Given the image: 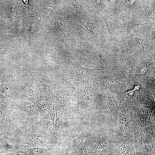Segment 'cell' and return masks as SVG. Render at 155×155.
<instances>
[{"label":"cell","instance_id":"6da1fadb","mask_svg":"<svg viewBox=\"0 0 155 155\" xmlns=\"http://www.w3.org/2000/svg\"><path fill=\"white\" fill-rule=\"evenodd\" d=\"M5 138L11 143L20 148L44 147L55 145L52 134L29 133L20 137L11 138L5 135Z\"/></svg>","mask_w":155,"mask_h":155},{"label":"cell","instance_id":"7a4b0ae2","mask_svg":"<svg viewBox=\"0 0 155 155\" xmlns=\"http://www.w3.org/2000/svg\"><path fill=\"white\" fill-rule=\"evenodd\" d=\"M40 84L29 77H18L12 84L15 99L32 100L39 91Z\"/></svg>","mask_w":155,"mask_h":155},{"label":"cell","instance_id":"3957f363","mask_svg":"<svg viewBox=\"0 0 155 155\" xmlns=\"http://www.w3.org/2000/svg\"><path fill=\"white\" fill-rule=\"evenodd\" d=\"M46 88L52 96L55 110L63 114L67 102L74 96L75 88L67 83L57 89Z\"/></svg>","mask_w":155,"mask_h":155},{"label":"cell","instance_id":"277c9868","mask_svg":"<svg viewBox=\"0 0 155 155\" xmlns=\"http://www.w3.org/2000/svg\"><path fill=\"white\" fill-rule=\"evenodd\" d=\"M133 132L119 138H115L108 148L113 155H136Z\"/></svg>","mask_w":155,"mask_h":155},{"label":"cell","instance_id":"5b68a950","mask_svg":"<svg viewBox=\"0 0 155 155\" xmlns=\"http://www.w3.org/2000/svg\"><path fill=\"white\" fill-rule=\"evenodd\" d=\"M12 110H18L25 113L31 120L32 125L41 119L40 111L31 100H15L10 105Z\"/></svg>","mask_w":155,"mask_h":155},{"label":"cell","instance_id":"8992f818","mask_svg":"<svg viewBox=\"0 0 155 155\" xmlns=\"http://www.w3.org/2000/svg\"><path fill=\"white\" fill-rule=\"evenodd\" d=\"M133 119L127 109L124 108L119 111L114 137L119 138L132 133L133 131Z\"/></svg>","mask_w":155,"mask_h":155},{"label":"cell","instance_id":"52a82bcc","mask_svg":"<svg viewBox=\"0 0 155 155\" xmlns=\"http://www.w3.org/2000/svg\"><path fill=\"white\" fill-rule=\"evenodd\" d=\"M38 108L42 118L53 107L52 96L46 87L40 84L39 91L32 100Z\"/></svg>","mask_w":155,"mask_h":155},{"label":"cell","instance_id":"ba28073f","mask_svg":"<svg viewBox=\"0 0 155 155\" xmlns=\"http://www.w3.org/2000/svg\"><path fill=\"white\" fill-rule=\"evenodd\" d=\"M55 114L54 107L35 124L32 125L31 133L52 134Z\"/></svg>","mask_w":155,"mask_h":155},{"label":"cell","instance_id":"9c48e42d","mask_svg":"<svg viewBox=\"0 0 155 155\" xmlns=\"http://www.w3.org/2000/svg\"><path fill=\"white\" fill-rule=\"evenodd\" d=\"M73 96L78 101L101 102V99L94 88L85 82L80 83L75 87Z\"/></svg>","mask_w":155,"mask_h":155},{"label":"cell","instance_id":"30bf717a","mask_svg":"<svg viewBox=\"0 0 155 155\" xmlns=\"http://www.w3.org/2000/svg\"><path fill=\"white\" fill-rule=\"evenodd\" d=\"M106 69H89L83 67L80 65L73 64L67 67L65 71L69 78L82 82H85L84 78L90 74Z\"/></svg>","mask_w":155,"mask_h":155},{"label":"cell","instance_id":"8fae6325","mask_svg":"<svg viewBox=\"0 0 155 155\" xmlns=\"http://www.w3.org/2000/svg\"><path fill=\"white\" fill-rule=\"evenodd\" d=\"M93 152L107 149L114 139V135L111 134H91Z\"/></svg>","mask_w":155,"mask_h":155},{"label":"cell","instance_id":"7c38bea8","mask_svg":"<svg viewBox=\"0 0 155 155\" xmlns=\"http://www.w3.org/2000/svg\"><path fill=\"white\" fill-rule=\"evenodd\" d=\"M63 115V114L55 110L54 123L52 132L55 145L58 144L61 137L65 132Z\"/></svg>","mask_w":155,"mask_h":155},{"label":"cell","instance_id":"4fadbf2b","mask_svg":"<svg viewBox=\"0 0 155 155\" xmlns=\"http://www.w3.org/2000/svg\"><path fill=\"white\" fill-rule=\"evenodd\" d=\"M93 152L91 135H86L75 149L74 155H90Z\"/></svg>","mask_w":155,"mask_h":155},{"label":"cell","instance_id":"5bb4252c","mask_svg":"<svg viewBox=\"0 0 155 155\" xmlns=\"http://www.w3.org/2000/svg\"><path fill=\"white\" fill-rule=\"evenodd\" d=\"M5 134L0 137V153L5 155H15L20 148L12 144L5 137Z\"/></svg>","mask_w":155,"mask_h":155},{"label":"cell","instance_id":"9a60e30c","mask_svg":"<svg viewBox=\"0 0 155 155\" xmlns=\"http://www.w3.org/2000/svg\"><path fill=\"white\" fill-rule=\"evenodd\" d=\"M4 86L2 92H0V102L10 106L16 100L12 86L6 84Z\"/></svg>","mask_w":155,"mask_h":155},{"label":"cell","instance_id":"2e32d148","mask_svg":"<svg viewBox=\"0 0 155 155\" xmlns=\"http://www.w3.org/2000/svg\"><path fill=\"white\" fill-rule=\"evenodd\" d=\"M57 145L26 148L28 155H53Z\"/></svg>","mask_w":155,"mask_h":155},{"label":"cell","instance_id":"e0dca14e","mask_svg":"<svg viewBox=\"0 0 155 155\" xmlns=\"http://www.w3.org/2000/svg\"><path fill=\"white\" fill-rule=\"evenodd\" d=\"M11 110L9 106L0 103V137L4 134L2 130L3 123L7 114Z\"/></svg>","mask_w":155,"mask_h":155},{"label":"cell","instance_id":"ac0fdd59","mask_svg":"<svg viewBox=\"0 0 155 155\" xmlns=\"http://www.w3.org/2000/svg\"><path fill=\"white\" fill-rule=\"evenodd\" d=\"M108 149H105L92 152L90 155H106Z\"/></svg>","mask_w":155,"mask_h":155},{"label":"cell","instance_id":"d6986e66","mask_svg":"<svg viewBox=\"0 0 155 155\" xmlns=\"http://www.w3.org/2000/svg\"><path fill=\"white\" fill-rule=\"evenodd\" d=\"M15 155H28L26 148H20Z\"/></svg>","mask_w":155,"mask_h":155},{"label":"cell","instance_id":"ffe728a7","mask_svg":"<svg viewBox=\"0 0 155 155\" xmlns=\"http://www.w3.org/2000/svg\"><path fill=\"white\" fill-rule=\"evenodd\" d=\"M106 155H113L109 152L108 151Z\"/></svg>","mask_w":155,"mask_h":155},{"label":"cell","instance_id":"44dd1931","mask_svg":"<svg viewBox=\"0 0 155 155\" xmlns=\"http://www.w3.org/2000/svg\"><path fill=\"white\" fill-rule=\"evenodd\" d=\"M0 155H5L0 153Z\"/></svg>","mask_w":155,"mask_h":155}]
</instances>
